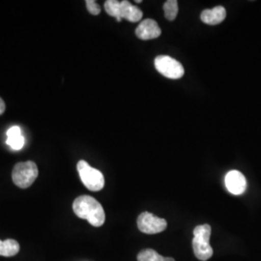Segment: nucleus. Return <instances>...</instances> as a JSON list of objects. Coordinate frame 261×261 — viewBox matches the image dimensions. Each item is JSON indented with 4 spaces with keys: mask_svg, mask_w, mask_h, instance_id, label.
Segmentation results:
<instances>
[{
    "mask_svg": "<svg viewBox=\"0 0 261 261\" xmlns=\"http://www.w3.org/2000/svg\"><path fill=\"white\" fill-rule=\"evenodd\" d=\"M73 210L79 218L88 221V223L95 227L102 226L106 221L103 206L92 196L76 197L73 203Z\"/></svg>",
    "mask_w": 261,
    "mask_h": 261,
    "instance_id": "1",
    "label": "nucleus"
},
{
    "mask_svg": "<svg viewBox=\"0 0 261 261\" xmlns=\"http://www.w3.org/2000/svg\"><path fill=\"white\" fill-rule=\"evenodd\" d=\"M211 236V226L209 224L197 225L194 229L193 250L197 259L208 260L213 255V249L209 244Z\"/></svg>",
    "mask_w": 261,
    "mask_h": 261,
    "instance_id": "2",
    "label": "nucleus"
},
{
    "mask_svg": "<svg viewBox=\"0 0 261 261\" xmlns=\"http://www.w3.org/2000/svg\"><path fill=\"white\" fill-rule=\"evenodd\" d=\"M39 170L37 165L32 162H22L17 164L12 171V179L16 186L20 189H28L37 179Z\"/></svg>",
    "mask_w": 261,
    "mask_h": 261,
    "instance_id": "3",
    "label": "nucleus"
},
{
    "mask_svg": "<svg viewBox=\"0 0 261 261\" xmlns=\"http://www.w3.org/2000/svg\"><path fill=\"white\" fill-rule=\"evenodd\" d=\"M76 168L84 186L88 190L92 192H98L103 189L105 186V178L100 170L90 167L89 164L84 160L77 163Z\"/></svg>",
    "mask_w": 261,
    "mask_h": 261,
    "instance_id": "4",
    "label": "nucleus"
},
{
    "mask_svg": "<svg viewBox=\"0 0 261 261\" xmlns=\"http://www.w3.org/2000/svg\"><path fill=\"white\" fill-rule=\"evenodd\" d=\"M155 68L160 74L171 80H178L184 75V68L174 58L168 56H159L155 58Z\"/></svg>",
    "mask_w": 261,
    "mask_h": 261,
    "instance_id": "5",
    "label": "nucleus"
},
{
    "mask_svg": "<svg viewBox=\"0 0 261 261\" xmlns=\"http://www.w3.org/2000/svg\"><path fill=\"white\" fill-rule=\"evenodd\" d=\"M168 226L165 219H161L149 212H143L138 218V227L145 234H157L163 232Z\"/></svg>",
    "mask_w": 261,
    "mask_h": 261,
    "instance_id": "6",
    "label": "nucleus"
},
{
    "mask_svg": "<svg viewBox=\"0 0 261 261\" xmlns=\"http://www.w3.org/2000/svg\"><path fill=\"white\" fill-rule=\"evenodd\" d=\"M225 187L229 193L235 196L242 195L247 188V181L242 173L238 170L229 171L224 178Z\"/></svg>",
    "mask_w": 261,
    "mask_h": 261,
    "instance_id": "7",
    "label": "nucleus"
},
{
    "mask_svg": "<svg viewBox=\"0 0 261 261\" xmlns=\"http://www.w3.org/2000/svg\"><path fill=\"white\" fill-rule=\"evenodd\" d=\"M162 33L158 22L152 19L142 20L136 29V35L140 40H151L158 38Z\"/></svg>",
    "mask_w": 261,
    "mask_h": 261,
    "instance_id": "8",
    "label": "nucleus"
},
{
    "mask_svg": "<svg viewBox=\"0 0 261 261\" xmlns=\"http://www.w3.org/2000/svg\"><path fill=\"white\" fill-rule=\"evenodd\" d=\"M142 11L133 5L130 1L123 0L120 1V8H119V17L120 19H125L130 22H138L142 19Z\"/></svg>",
    "mask_w": 261,
    "mask_h": 261,
    "instance_id": "9",
    "label": "nucleus"
},
{
    "mask_svg": "<svg viewBox=\"0 0 261 261\" xmlns=\"http://www.w3.org/2000/svg\"><path fill=\"white\" fill-rule=\"evenodd\" d=\"M226 17V11L223 6H216L213 9L204 10L201 12L200 19L209 25H217L223 22Z\"/></svg>",
    "mask_w": 261,
    "mask_h": 261,
    "instance_id": "10",
    "label": "nucleus"
},
{
    "mask_svg": "<svg viewBox=\"0 0 261 261\" xmlns=\"http://www.w3.org/2000/svg\"><path fill=\"white\" fill-rule=\"evenodd\" d=\"M6 143L13 150L22 149L24 146V138L19 126H13L6 133Z\"/></svg>",
    "mask_w": 261,
    "mask_h": 261,
    "instance_id": "11",
    "label": "nucleus"
},
{
    "mask_svg": "<svg viewBox=\"0 0 261 261\" xmlns=\"http://www.w3.org/2000/svg\"><path fill=\"white\" fill-rule=\"evenodd\" d=\"M19 252V244L14 239L0 240V255L2 256H14Z\"/></svg>",
    "mask_w": 261,
    "mask_h": 261,
    "instance_id": "12",
    "label": "nucleus"
},
{
    "mask_svg": "<svg viewBox=\"0 0 261 261\" xmlns=\"http://www.w3.org/2000/svg\"><path fill=\"white\" fill-rule=\"evenodd\" d=\"M165 17L168 20H174L177 17L178 2L176 0H168L164 4Z\"/></svg>",
    "mask_w": 261,
    "mask_h": 261,
    "instance_id": "13",
    "label": "nucleus"
},
{
    "mask_svg": "<svg viewBox=\"0 0 261 261\" xmlns=\"http://www.w3.org/2000/svg\"><path fill=\"white\" fill-rule=\"evenodd\" d=\"M119 8H120V1L108 0L105 2V10H106L107 14L112 17H114L117 21L122 20L119 17Z\"/></svg>",
    "mask_w": 261,
    "mask_h": 261,
    "instance_id": "14",
    "label": "nucleus"
},
{
    "mask_svg": "<svg viewBox=\"0 0 261 261\" xmlns=\"http://www.w3.org/2000/svg\"><path fill=\"white\" fill-rule=\"evenodd\" d=\"M138 261H165V257L152 249H145L138 254Z\"/></svg>",
    "mask_w": 261,
    "mask_h": 261,
    "instance_id": "15",
    "label": "nucleus"
},
{
    "mask_svg": "<svg viewBox=\"0 0 261 261\" xmlns=\"http://www.w3.org/2000/svg\"><path fill=\"white\" fill-rule=\"evenodd\" d=\"M85 4H86V8L88 10V12L94 15V16H97L101 13V7L99 6V4L94 1V0H86L85 1Z\"/></svg>",
    "mask_w": 261,
    "mask_h": 261,
    "instance_id": "16",
    "label": "nucleus"
},
{
    "mask_svg": "<svg viewBox=\"0 0 261 261\" xmlns=\"http://www.w3.org/2000/svg\"><path fill=\"white\" fill-rule=\"evenodd\" d=\"M5 103H4V101L0 98V115L1 114H3V112H5Z\"/></svg>",
    "mask_w": 261,
    "mask_h": 261,
    "instance_id": "17",
    "label": "nucleus"
},
{
    "mask_svg": "<svg viewBox=\"0 0 261 261\" xmlns=\"http://www.w3.org/2000/svg\"><path fill=\"white\" fill-rule=\"evenodd\" d=\"M165 261H175V259L172 257H165Z\"/></svg>",
    "mask_w": 261,
    "mask_h": 261,
    "instance_id": "18",
    "label": "nucleus"
},
{
    "mask_svg": "<svg viewBox=\"0 0 261 261\" xmlns=\"http://www.w3.org/2000/svg\"><path fill=\"white\" fill-rule=\"evenodd\" d=\"M141 2H142L141 0H137V1H136V3H141Z\"/></svg>",
    "mask_w": 261,
    "mask_h": 261,
    "instance_id": "19",
    "label": "nucleus"
}]
</instances>
